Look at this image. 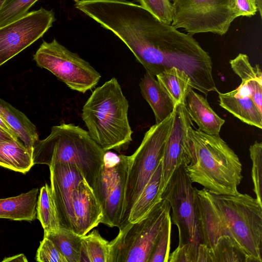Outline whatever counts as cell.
<instances>
[{"label":"cell","mask_w":262,"mask_h":262,"mask_svg":"<svg viewBox=\"0 0 262 262\" xmlns=\"http://www.w3.org/2000/svg\"><path fill=\"white\" fill-rule=\"evenodd\" d=\"M122 41L152 75L174 67L184 72L192 89L205 96L218 91L208 53L192 35L159 20L147 10H142L127 22Z\"/></svg>","instance_id":"1"},{"label":"cell","mask_w":262,"mask_h":262,"mask_svg":"<svg viewBox=\"0 0 262 262\" xmlns=\"http://www.w3.org/2000/svg\"><path fill=\"white\" fill-rule=\"evenodd\" d=\"M201 244L230 238L250 262H262V206L247 193L219 194L195 187Z\"/></svg>","instance_id":"2"},{"label":"cell","mask_w":262,"mask_h":262,"mask_svg":"<svg viewBox=\"0 0 262 262\" xmlns=\"http://www.w3.org/2000/svg\"><path fill=\"white\" fill-rule=\"evenodd\" d=\"M180 163L192 183L219 194H236L242 179V165L227 143L191 126Z\"/></svg>","instance_id":"3"},{"label":"cell","mask_w":262,"mask_h":262,"mask_svg":"<svg viewBox=\"0 0 262 262\" xmlns=\"http://www.w3.org/2000/svg\"><path fill=\"white\" fill-rule=\"evenodd\" d=\"M128 107L115 77L97 88L84 104L81 117L88 133L104 151L125 150L132 141Z\"/></svg>","instance_id":"4"},{"label":"cell","mask_w":262,"mask_h":262,"mask_svg":"<svg viewBox=\"0 0 262 262\" xmlns=\"http://www.w3.org/2000/svg\"><path fill=\"white\" fill-rule=\"evenodd\" d=\"M105 153L88 132L73 124L53 126L50 135L38 139L32 150L34 164L56 163L76 166L92 188L104 163Z\"/></svg>","instance_id":"5"},{"label":"cell","mask_w":262,"mask_h":262,"mask_svg":"<svg viewBox=\"0 0 262 262\" xmlns=\"http://www.w3.org/2000/svg\"><path fill=\"white\" fill-rule=\"evenodd\" d=\"M170 210L168 202L162 198L145 217L119 227L110 242L109 262H148Z\"/></svg>","instance_id":"6"},{"label":"cell","mask_w":262,"mask_h":262,"mask_svg":"<svg viewBox=\"0 0 262 262\" xmlns=\"http://www.w3.org/2000/svg\"><path fill=\"white\" fill-rule=\"evenodd\" d=\"M173 115V112L161 122L151 126L138 148L129 156L122 220L119 227L126 223L133 204L162 160Z\"/></svg>","instance_id":"7"},{"label":"cell","mask_w":262,"mask_h":262,"mask_svg":"<svg viewBox=\"0 0 262 262\" xmlns=\"http://www.w3.org/2000/svg\"><path fill=\"white\" fill-rule=\"evenodd\" d=\"M195 187L180 163L162 194L172 209L171 222L178 228L179 247L185 248L189 262H196L201 237L194 198Z\"/></svg>","instance_id":"8"},{"label":"cell","mask_w":262,"mask_h":262,"mask_svg":"<svg viewBox=\"0 0 262 262\" xmlns=\"http://www.w3.org/2000/svg\"><path fill=\"white\" fill-rule=\"evenodd\" d=\"M171 25L193 35L211 32L225 34L238 17L234 0H175Z\"/></svg>","instance_id":"9"},{"label":"cell","mask_w":262,"mask_h":262,"mask_svg":"<svg viewBox=\"0 0 262 262\" xmlns=\"http://www.w3.org/2000/svg\"><path fill=\"white\" fill-rule=\"evenodd\" d=\"M33 60L69 88L82 93L94 88L101 77L88 61L55 39L49 42L43 41L33 55Z\"/></svg>","instance_id":"10"},{"label":"cell","mask_w":262,"mask_h":262,"mask_svg":"<svg viewBox=\"0 0 262 262\" xmlns=\"http://www.w3.org/2000/svg\"><path fill=\"white\" fill-rule=\"evenodd\" d=\"M129 156L105 151L104 163L92 188L103 212L101 221L109 227L120 226Z\"/></svg>","instance_id":"11"},{"label":"cell","mask_w":262,"mask_h":262,"mask_svg":"<svg viewBox=\"0 0 262 262\" xmlns=\"http://www.w3.org/2000/svg\"><path fill=\"white\" fill-rule=\"evenodd\" d=\"M55 20L52 10L40 8L0 27V67L41 37Z\"/></svg>","instance_id":"12"},{"label":"cell","mask_w":262,"mask_h":262,"mask_svg":"<svg viewBox=\"0 0 262 262\" xmlns=\"http://www.w3.org/2000/svg\"><path fill=\"white\" fill-rule=\"evenodd\" d=\"M49 167L50 187L60 225L74 231L73 194L76 186L84 178L79 169L71 164L56 163Z\"/></svg>","instance_id":"13"},{"label":"cell","mask_w":262,"mask_h":262,"mask_svg":"<svg viewBox=\"0 0 262 262\" xmlns=\"http://www.w3.org/2000/svg\"><path fill=\"white\" fill-rule=\"evenodd\" d=\"M193 126L185 103L176 104L161 160L160 191L162 194L172 173L180 163L181 155L187 145L188 129Z\"/></svg>","instance_id":"14"},{"label":"cell","mask_w":262,"mask_h":262,"mask_svg":"<svg viewBox=\"0 0 262 262\" xmlns=\"http://www.w3.org/2000/svg\"><path fill=\"white\" fill-rule=\"evenodd\" d=\"M74 216V231L82 236L101 223V206L92 187L83 179L76 186L72 198Z\"/></svg>","instance_id":"15"},{"label":"cell","mask_w":262,"mask_h":262,"mask_svg":"<svg viewBox=\"0 0 262 262\" xmlns=\"http://www.w3.org/2000/svg\"><path fill=\"white\" fill-rule=\"evenodd\" d=\"M220 105L242 122L262 128V114L250 97L249 90L244 85H240L227 93L217 91Z\"/></svg>","instance_id":"16"},{"label":"cell","mask_w":262,"mask_h":262,"mask_svg":"<svg viewBox=\"0 0 262 262\" xmlns=\"http://www.w3.org/2000/svg\"><path fill=\"white\" fill-rule=\"evenodd\" d=\"M185 105L199 130L208 135L219 134L225 120L216 114L205 97L191 88L186 96Z\"/></svg>","instance_id":"17"},{"label":"cell","mask_w":262,"mask_h":262,"mask_svg":"<svg viewBox=\"0 0 262 262\" xmlns=\"http://www.w3.org/2000/svg\"><path fill=\"white\" fill-rule=\"evenodd\" d=\"M139 86L143 97L154 112L156 123L161 122L173 112L175 105L156 76L146 71Z\"/></svg>","instance_id":"18"},{"label":"cell","mask_w":262,"mask_h":262,"mask_svg":"<svg viewBox=\"0 0 262 262\" xmlns=\"http://www.w3.org/2000/svg\"><path fill=\"white\" fill-rule=\"evenodd\" d=\"M38 188L26 193L0 199V219L32 222L36 219Z\"/></svg>","instance_id":"19"},{"label":"cell","mask_w":262,"mask_h":262,"mask_svg":"<svg viewBox=\"0 0 262 262\" xmlns=\"http://www.w3.org/2000/svg\"><path fill=\"white\" fill-rule=\"evenodd\" d=\"M161 176V161L147 184L133 204L127 221L124 225L142 220L162 200V193L160 191Z\"/></svg>","instance_id":"20"},{"label":"cell","mask_w":262,"mask_h":262,"mask_svg":"<svg viewBox=\"0 0 262 262\" xmlns=\"http://www.w3.org/2000/svg\"><path fill=\"white\" fill-rule=\"evenodd\" d=\"M230 64L233 72L241 79V83L249 90L251 99L262 114V72L259 66L253 67L248 56L243 53L231 59Z\"/></svg>","instance_id":"21"},{"label":"cell","mask_w":262,"mask_h":262,"mask_svg":"<svg viewBox=\"0 0 262 262\" xmlns=\"http://www.w3.org/2000/svg\"><path fill=\"white\" fill-rule=\"evenodd\" d=\"M0 115L30 150L39 139L35 125L23 113L0 98Z\"/></svg>","instance_id":"22"},{"label":"cell","mask_w":262,"mask_h":262,"mask_svg":"<svg viewBox=\"0 0 262 262\" xmlns=\"http://www.w3.org/2000/svg\"><path fill=\"white\" fill-rule=\"evenodd\" d=\"M34 165L32 151L19 140L0 142V166L26 173Z\"/></svg>","instance_id":"23"},{"label":"cell","mask_w":262,"mask_h":262,"mask_svg":"<svg viewBox=\"0 0 262 262\" xmlns=\"http://www.w3.org/2000/svg\"><path fill=\"white\" fill-rule=\"evenodd\" d=\"M250 262L247 257L229 238L222 236L212 248L200 244L196 262Z\"/></svg>","instance_id":"24"},{"label":"cell","mask_w":262,"mask_h":262,"mask_svg":"<svg viewBox=\"0 0 262 262\" xmlns=\"http://www.w3.org/2000/svg\"><path fill=\"white\" fill-rule=\"evenodd\" d=\"M156 77L175 105L185 103L186 96L192 86L190 78L184 72L173 67L164 70Z\"/></svg>","instance_id":"25"},{"label":"cell","mask_w":262,"mask_h":262,"mask_svg":"<svg viewBox=\"0 0 262 262\" xmlns=\"http://www.w3.org/2000/svg\"><path fill=\"white\" fill-rule=\"evenodd\" d=\"M36 218L44 230V236L57 231L61 227L51 187L47 184L40 189Z\"/></svg>","instance_id":"26"},{"label":"cell","mask_w":262,"mask_h":262,"mask_svg":"<svg viewBox=\"0 0 262 262\" xmlns=\"http://www.w3.org/2000/svg\"><path fill=\"white\" fill-rule=\"evenodd\" d=\"M55 245L68 262H81L82 236L73 230L61 227L46 236Z\"/></svg>","instance_id":"27"},{"label":"cell","mask_w":262,"mask_h":262,"mask_svg":"<svg viewBox=\"0 0 262 262\" xmlns=\"http://www.w3.org/2000/svg\"><path fill=\"white\" fill-rule=\"evenodd\" d=\"M81 246V262H109L110 242L97 230L82 236Z\"/></svg>","instance_id":"28"},{"label":"cell","mask_w":262,"mask_h":262,"mask_svg":"<svg viewBox=\"0 0 262 262\" xmlns=\"http://www.w3.org/2000/svg\"><path fill=\"white\" fill-rule=\"evenodd\" d=\"M38 0H5L0 9V27L16 20L28 13Z\"/></svg>","instance_id":"29"},{"label":"cell","mask_w":262,"mask_h":262,"mask_svg":"<svg viewBox=\"0 0 262 262\" xmlns=\"http://www.w3.org/2000/svg\"><path fill=\"white\" fill-rule=\"evenodd\" d=\"M252 161L251 177L254 192L258 203L262 206V143L255 141L249 148Z\"/></svg>","instance_id":"30"},{"label":"cell","mask_w":262,"mask_h":262,"mask_svg":"<svg viewBox=\"0 0 262 262\" xmlns=\"http://www.w3.org/2000/svg\"><path fill=\"white\" fill-rule=\"evenodd\" d=\"M172 222L170 214L155 245L148 262H168Z\"/></svg>","instance_id":"31"},{"label":"cell","mask_w":262,"mask_h":262,"mask_svg":"<svg viewBox=\"0 0 262 262\" xmlns=\"http://www.w3.org/2000/svg\"><path fill=\"white\" fill-rule=\"evenodd\" d=\"M159 20L171 24L172 5L169 0H135Z\"/></svg>","instance_id":"32"},{"label":"cell","mask_w":262,"mask_h":262,"mask_svg":"<svg viewBox=\"0 0 262 262\" xmlns=\"http://www.w3.org/2000/svg\"><path fill=\"white\" fill-rule=\"evenodd\" d=\"M35 259L39 262H68L54 243L45 236L40 243Z\"/></svg>","instance_id":"33"},{"label":"cell","mask_w":262,"mask_h":262,"mask_svg":"<svg viewBox=\"0 0 262 262\" xmlns=\"http://www.w3.org/2000/svg\"><path fill=\"white\" fill-rule=\"evenodd\" d=\"M234 4L238 17H251L257 11L256 0H234Z\"/></svg>","instance_id":"34"},{"label":"cell","mask_w":262,"mask_h":262,"mask_svg":"<svg viewBox=\"0 0 262 262\" xmlns=\"http://www.w3.org/2000/svg\"><path fill=\"white\" fill-rule=\"evenodd\" d=\"M3 262H27L28 260L24 254H19L13 256L5 257L2 260Z\"/></svg>","instance_id":"35"},{"label":"cell","mask_w":262,"mask_h":262,"mask_svg":"<svg viewBox=\"0 0 262 262\" xmlns=\"http://www.w3.org/2000/svg\"><path fill=\"white\" fill-rule=\"evenodd\" d=\"M0 127L2 128L4 130L9 133L11 134L13 137H14L15 139H19L16 135V134L14 133V132L11 129V128L9 126V125L6 123V122L4 120V119L2 118V117L0 115Z\"/></svg>","instance_id":"36"},{"label":"cell","mask_w":262,"mask_h":262,"mask_svg":"<svg viewBox=\"0 0 262 262\" xmlns=\"http://www.w3.org/2000/svg\"><path fill=\"white\" fill-rule=\"evenodd\" d=\"M18 140L19 139H15L9 133L0 127V142H8Z\"/></svg>","instance_id":"37"},{"label":"cell","mask_w":262,"mask_h":262,"mask_svg":"<svg viewBox=\"0 0 262 262\" xmlns=\"http://www.w3.org/2000/svg\"><path fill=\"white\" fill-rule=\"evenodd\" d=\"M257 11L259 13L260 16L262 17V0H256Z\"/></svg>","instance_id":"38"},{"label":"cell","mask_w":262,"mask_h":262,"mask_svg":"<svg viewBox=\"0 0 262 262\" xmlns=\"http://www.w3.org/2000/svg\"><path fill=\"white\" fill-rule=\"evenodd\" d=\"M5 1V0H0V9L1 8Z\"/></svg>","instance_id":"39"},{"label":"cell","mask_w":262,"mask_h":262,"mask_svg":"<svg viewBox=\"0 0 262 262\" xmlns=\"http://www.w3.org/2000/svg\"><path fill=\"white\" fill-rule=\"evenodd\" d=\"M169 1H172L173 2L175 1V0H169Z\"/></svg>","instance_id":"40"}]
</instances>
